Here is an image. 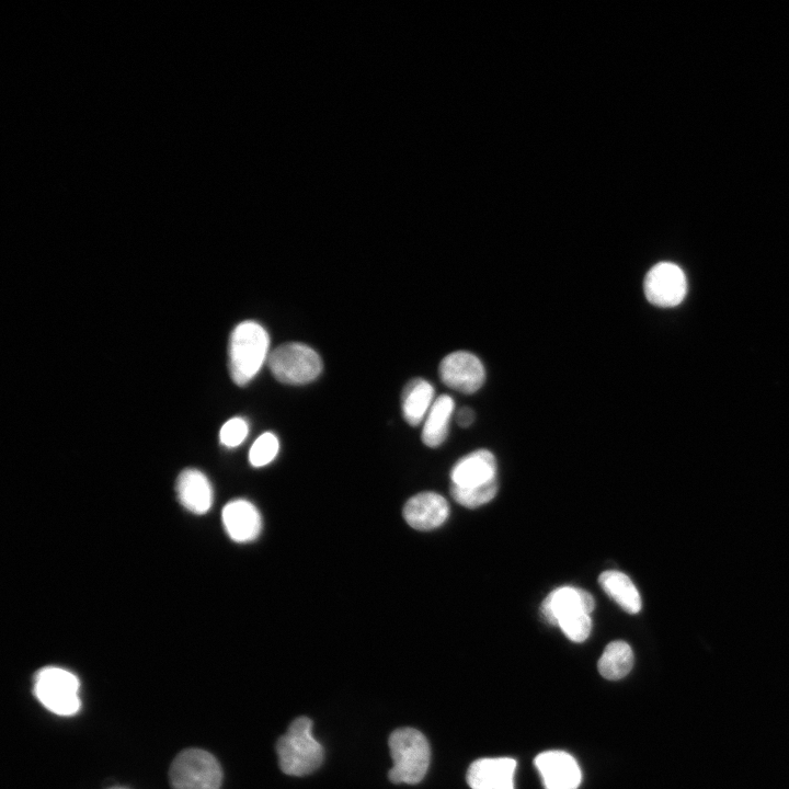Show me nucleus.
Listing matches in <instances>:
<instances>
[{
    "label": "nucleus",
    "mask_w": 789,
    "mask_h": 789,
    "mask_svg": "<svg viewBox=\"0 0 789 789\" xmlns=\"http://www.w3.org/2000/svg\"><path fill=\"white\" fill-rule=\"evenodd\" d=\"M516 761L510 757L474 761L467 771L471 789H514Z\"/></svg>",
    "instance_id": "nucleus-11"
},
{
    "label": "nucleus",
    "mask_w": 789,
    "mask_h": 789,
    "mask_svg": "<svg viewBox=\"0 0 789 789\" xmlns=\"http://www.w3.org/2000/svg\"><path fill=\"white\" fill-rule=\"evenodd\" d=\"M279 450V442L275 434L265 432L252 444L249 451V461L253 467H264L272 462Z\"/></svg>",
    "instance_id": "nucleus-21"
},
{
    "label": "nucleus",
    "mask_w": 789,
    "mask_h": 789,
    "mask_svg": "<svg viewBox=\"0 0 789 789\" xmlns=\"http://www.w3.org/2000/svg\"><path fill=\"white\" fill-rule=\"evenodd\" d=\"M455 403L450 396L442 395L435 398L422 430V441L428 447H438L448 434L449 422Z\"/></svg>",
    "instance_id": "nucleus-18"
},
{
    "label": "nucleus",
    "mask_w": 789,
    "mask_h": 789,
    "mask_svg": "<svg viewBox=\"0 0 789 789\" xmlns=\"http://www.w3.org/2000/svg\"><path fill=\"white\" fill-rule=\"evenodd\" d=\"M496 460L487 449L474 450L460 458L450 470L451 484L469 488L496 479Z\"/></svg>",
    "instance_id": "nucleus-14"
},
{
    "label": "nucleus",
    "mask_w": 789,
    "mask_h": 789,
    "mask_svg": "<svg viewBox=\"0 0 789 789\" xmlns=\"http://www.w3.org/2000/svg\"><path fill=\"white\" fill-rule=\"evenodd\" d=\"M267 365L278 381L289 385L310 382L322 370L319 354L310 346L297 342L274 348L268 355Z\"/></svg>",
    "instance_id": "nucleus-6"
},
{
    "label": "nucleus",
    "mask_w": 789,
    "mask_h": 789,
    "mask_svg": "<svg viewBox=\"0 0 789 789\" xmlns=\"http://www.w3.org/2000/svg\"><path fill=\"white\" fill-rule=\"evenodd\" d=\"M557 626L571 641L583 642L591 633L592 620L590 614L579 611L562 617Z\"/></svg>",
    "instance_id": "nucleus-22"
},
{
    "label": "nucleus",
    "mask_w": 789,
    "mask_h": 789,
    "mask_svg": "<svg viewBox=\"0 0 789 789\" xmlns=\"http://www.w3.org/2000/svg\"><path fill=\"white\" fill-rule=\"evenodd\" d=\"M221 517L224 527L233 541L249 542L256 539L261 533V514L247 500L238 499L228 502L222 508Z\"/></svg>",
    "instance_id": "nucleus-12"
},
{
    "label": "nucleus",
    "mask_w": 789,
    "mask_h": 789,
    "mask_svg": "<svg viewBox=\"0 0 789 789\" xmlns=\"http://www.w3.org/2000/svg\"><path fill=\"white\" fill-rule=\"evenodd\" d=\"M388 743L393 762L389 779L395 784L420 782L428 769L431 758L426 737L416 729L400 728L390 734Z\"/></svg>",
    "instance_id": "nucleus-3"
},
{
    "label": "nucleus",
    "mask_w": 789,
    "mask_h": 789,
    "mask_svg": "<svg viewBox=\"0 0 789 789\" xmlns=\"http://www.w3.org/2000/svg\"><path fill=\"white\" fill-rule=\"evenodd\" d=\"M249 432L248 422L239 416L228 420L220 428L219 439L226 447L239 446Z\"/></svg>",
    "instance_id": "nucleus-23"
},
{
    "label": "nucleus",
    "mask_w": 789,
    "mask_h": 789,
    "mask_svg": "<svg viewBox=\"0 0 789 789\" xmlns=\"http://www.w3.org/2000/svg\"><path fill=\"white\" fill-rule=\"evenodd\" d=\"M594 607V598L588 592L574 586H560L544 599L540 611L547 622L557 625L567 615L579 611L591 614Z\"/></svg>",
    "instance_id": "nucleus-13"
},
{
    "label": "nucleus",
    "mask_w": 789,
    "mask_h": 789,
    "mask_svg": "<svg viewBox=\"0 0 789 789\" xmlns=\"http://www.w3.org/2000/svg\"><path fill=\"white\" fill-rule=\"evenodd\" d=\"M442 381L461 393H473L484 384L485 369L472 353L457 351L445 356L439 364Z\"/></svg>",
    "instance_id": "nucleus-8"
},
{
    "label": "nucleus",
    "mask_w": 789,
    "mask_h": 789,
    "mask_svg": "<svg viewBox=\"0 0 789 789\" xmlns=\"http://www.w3.org/2000/svg\"><path fill=\"white\" fill-rule=\"evenodd\" d=\"M78 677L61 667L41 668L34 677V695L49 711L58 716H72L81 707Z\"/></svg>",
    "instance_id": "nucleus-4"
},
{
    "label": "nucleus",
    "mask_w": 789,
    "mask_h": 789,
    "mask_svg": "<svg viewBox=\"0 0 789 789\" xmlns=\"http://www.w3.org/2000/svg\"><path fill=\"white\" fill-rule=\"evenodd\" d=\"M181 504L194 514H205L213 504V489L207 477L199 470L185 469L176 481Z\"/></svg>",
    "instance_id": "nucleus-15"
},
{
    "label": "nucleus",
    "mask_w": 789,
    "mask_h": 789,
    "mask_svg": "<svg viewBox=\"0 0 789 789\" xmlns=\"http://www.w3.org/2000/svg\"><path fill=\"white\" fill-rule=\"evenodd\" d=\"M270 338L266 330L255 321L236 325L229 340V370L232 380L247 385L268 358Z\"/></svg>",
    "instance_id": "nucleus-1"
},
{
    "label": "nucleus",
    "mask_w": 789,
    "mask_h": 789,
    "mask_svg": "<svg viewBox=\"0 0 789 789\" xmlns=\"http://www.w3.org/2000/svg\"><path fill=\"white\" fill-rule=\"evenodd\" d=\"M449 516L447 500L436 492H421L410 498L403 507L408 525L427 531L442 526Z\"/></svg>",
    "instance_id": "nucleus-9"
},
{
    "label": "nucleus",
    "mask_w": 789,
    "mask_h": 789,
    "mask_svg": "<svg viewBox=\"0 0 789 789\" xmlns=\"http://www.w3.org/2000/svg\"><path fill=\"white\" fill-rule=\"evenodd\" d=\"M169 778L172 789H219L222 771L214 755L188 748L173 759Z\"/></svg>",
    "instance_id": "nucleus-5"
},
{
    "label": "nucleus",
    "mask_w": 789,
    "mask_h": 789,
    "mask_svg": "<svg viewBox=\"0 0 789 789\" xmlns=\"http://www.w3.org/2000/svg\"><path fill=\"white\" fill-rule=\"evenodd\" d=\"M457 423L461 427H468L474 421V412L468 407L460 408L456 416Z\"/></svg>",
    "instance_id": "nucleus-24"
},
{
    "label": "nucleus",
    "mask_w": 789,
    "mask_h": 789,
    "mask_svg": "<svg viewBox=\"0 0 789 789\" xmlns=\"http://www.w3.org/2000/svg\"><path fill=\"white\" fill-rule=\"evenodd\" d=\"M603 591L628 614L641 610V597L631 579L616 570L604 571L598 576Z\"/></svg>",
    "instance_id": "nucleus-17"
},
{
    "label": "nucleus",
    "mask_w": 789,
    "mask_h": 789,
    "mask_svg": "<svg viewBox=\"0 0 789 789\" xmlns=\"http://www.w3.org/2000/svg\"><path fill=\"white\" fill-rule=\"evenodd\" d=\"M312 721L295 719L276 743L279 768L289 776L311 774L323 762V747L312 735Z\"/></svg>",
    "instance_id": "nucleus-2"
},
{
    "label": "nucleus",
    "mask_w": 789,
    "mask_h": 789,
    "mask_svg": "<svg viewBox=\"0 0 789 789\" xmlns=\"http://www.w3.org/2000/svg\"><path fill=\"white\" fill-rule=\"evenodd\" d=\"M546 789H576L581 782V770L576 761L562 751H548L535 758Z\"/></svg>",
    "instance_id": "nucleus-10"
},
{
    "label": "nucleus",
    "mask_w": 789,
    "mask_h": 789,
    "mask_svg": "<svg viewBox=\"0 0 789 789\" xmlns=\"http://www.w3.org/2000/svg\"><path fill=\"white\" fill-rule=\"evenodd\" d=\"M643 291L649 302L658 307H675L686 296L687 281L683 270L672 262H660L647 273Z\"/></svg>",
    "instance_id": "nucleus-7"
},
{
    "label": "nucleus",
    "mask_w": 789,
    "mask_h": 789,
    "mask_svg": "<svg viewBox=\"0 0 789 789\" xmlns=\"http://www.w3.org/2000/svg\"><path fill=\"white\" fill-rule=\"evenodd\" d=\"M633 666V652L625 641H613L604 649L599 661L601 675L609 681L625 677Z\"/></svg>",
    "instance_id": "nucleus-19"
},
{
    "label": "nucleus",
    "mask_w": 789,
    "mask_h": 789,
    "mask_svg": "<svg viewBox=\"0 0 789 789\" xmlns=\"http://www.w3.org/2000/svg\"><path fill=\"white\" fill-rule=\"evenodd\" d=\"M498 479L477 487H458L451 484L453 499L462 506L473 508L490 502L498 492Z\"/></svg>",
    "instance_id": "nucleus-20"
},
{
    "label": "nucleus",
    "mask_w": 789,
    "mask_h": 789,
    "mask_svg": "<svg viewBox=\"0 0 789 789\" xmlns=\"http://www.w3.org/2000/svg\"><path fill=\"white\" fill-rule=\"evenodd\" d=\"M435 390L425 379L410 380L401 397V408L404 420L413 426L423 422L434 402Z\"/></svg>",
    "instance_id": "nucleus-16"
}]
</instances>
